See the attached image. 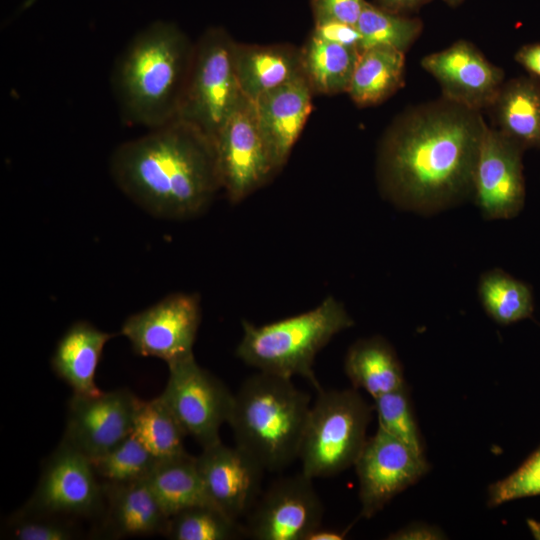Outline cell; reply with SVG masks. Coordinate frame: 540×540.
<instances>
[{"label":"cell","instance_id":"9a60e30c","mask_svg":"<svg viewBox=\"0 0 540 540\" xmlns=\"http://www.w3.org/2000/svg\"><path fill=\"white\" fill-rule=\"evenodd\" d=\"M524 149L497 128L487 127L477 157L473 194L486 219H510L524 206Z\"/></svg>","mask_w":540,"mask_h":540},{"label":"cell","instance_id":"b9f144b4","mask_svg":"<svg viewBox=\"0 0 540 540\" xmlns=\"http://www.w3.org/2000/svg\"><path fill=\"white\" fill-rule=\"evenodd\" d=\"M446 1H448L449 3H453V4H454V3H457V2L460 1V0H446Z\"/></svg>","mask_w":540,"mask_h":540},{"label":"cell","instance_id":"2e32d148","mask_svg":"<svg viewBox=\"0 0 540 540\" xmlns=\"http://www.w3.org/2000/svg\"><path fill=\"white\" fill-rule=\"evenodd\" d=\"M195 461L211 504L235 520L247 516L262 492L266 470L259 461L222 442L203 448Z\"/></svg>","mask_w":540,"mask_h":540},{"label":"cell","instance_id":"8d00e7d4","mask_svg":"<svg viewBox=\"0 0 540 540\" xmlns=\"http://www.w3.org/2000/svg\"><path fill=\"white\" fill-rule=\"evenodd\" d=\"M390 540H441L445 533L437 526L423 522H412L389 534Z\"/></svg>","mask_w":540,"mask_h":540},{"label":"cell","instance_id":"ffe728a7","mask_svg":"<svg viewBox=\"0 0 540 540\" xmlns=\"http://www.w3.org/2000/svg\"><path fill=\"white\" fill-rule=\"evenodd\" d=\"M233 62L241 92L252 102L304 75L301 52L290 45L234 42Z\"/></svg>","mask_w":540,"mask_h":540},{"label":"cell","instance_id":"cb8c5ba5","mask_svg":"<svg viewBox=\"0 0 540 540\" xmlns=\"http://www.w3.org/2000/svg\"><path fill=\"white\" fill-rule=\"evenodd\" d=\"M404 52L376 46L360 52L347 93L358 106L383 102L403 84Z\"/></svg>","mask_w":540,"mask_h":540},{"label":"cell","instance_id":"d4e9b609","mask_svg":"<svg viewBox=\"0 0 540 540\" xmlns=\"http://www.w3.org/2000/svg\"><path fill=\"white\" fill-rule=\"evenodd\" d=\"M304 77L313 92H347L360 51L311 34L300 50Z\"/></svg>","mask_w":540,"mask_h":540},{"label":"cell","instance_id":"7402d4cb","mask_svg":"<svg viewBox=\"0 0 540 540\" xmlns=\"http://www.w3.org/2000/svg\"><path fill=\"white\" fill-rule=\"evenodd\" d=\"M344 371L354 389H363L373 399L407 385L394 348L381 336L353 343L344 359Z\"/></svg>","mask_w":540,"mask_h":540},{"label":"cell","instance_id":"1f68e13d","mask_svg":"<svg viewBox=\"0 0 540 540\" xmlns=\"http://www.w3.org/2000/svg\"><path fill=\"white\" fill-rule=\"evenodd\" d=\"M373 400L378 428L403 442L417 455L425 457L424 441L414 415L408 386Z\"/></svg>","mask_w":540,"mask_h":540},{"label":"cell","instance_id":"e575fe53","mask_svg":"<svg viewBox=\"0 0 540 540\" xmlns=\"http://www.w3.org/2000/svg\"><path fill=\"white\" fill-rule=\"evenodd\" d=\"M365 0H311L315 23L338 21L356 25Z\"/></svg>","mask_w":540,"mask_h":540},{"label":"cell","instance_id":"ba28073f","mask_svg":"<svg viewBox=\"0 0 540 540\" xmlns=\"http://www.w3.org/2000/svg\"><path fill=\"white\" fill-rule=\"evenodd\" d=\"M169 377L159 395L186 435L202 448L221 442L220 428L228 423L234 394L194 355L168 365Z\"/></svg>","mask_w":540,"mask_h":540},{"label":"cell","instance_id":"4316f807","mask_svg":"<svg viewBox=\"0 0 540 540\" xmlns=\"http://www.w3.org/2000/svg\"><path fill=\"white\" fill-rule=\"evenodd\" d=\"M132 433L159 461L188 454L184 447L186 433L160 396L140 400Z\"/></svg>","mask_w":540,"mask_h":540},{"label":"cell","instance_id":"d590c367","mask_svg":"<svg viewBox=\"0 0 540 540\" xmlns=\"http://www.w3.org/2000/svg\"><path fill=\"white\" fill-rule=\"evenodd\" d=\"M313 34L344 46L357 48L360 51L361 34L356 25L338 21L315 23Z\"/></svg>","mask_w":540,"mask_h":540},{"label":"cell","instance_id":"5b68a950","mask_svg":"<svg viewBox=\"0 0 540 540\" xmlns=\"http://www.w3.org/2000/svg\"><path fill=\"white\" fill-rule=\"evenodd\" d=\"M353 318L343 303L326 297L315 308L264 325L242 320L236 356L258 371L291 378L299 376L318 391L322 387L313 365L317 354L338 333L351 328Z\"/></svg>","mask_w":540,"mask_h":540},{"label":"cell","instance_id":"e0dca14e","mask_svg":"<svg viewBox=\"0 0 540 540\" xmlns=\"http://www.w3.org/2000/svg\"><path fill=\"white\" fill-rule=\"evenodd\" d=\"M421 64L437 80L443 97L472 110L489 109L503 85V70L465 40L425 56Z\"/></svg>","mask_w":540,"mask_h":540},{"label":"cell","instance_id":"74e56055","mask_svg":"<svg viewBox=\"0 0 540 540\" xmlns=\"http://www.w3.org/2000/svg\"><path fill=\"white\" fill-rule=\"evenodd\" d=\"M515 60L528 72L530 77L540 82V43L522 46Z\"/></svg>","mask_w":540,"mask_h":540},{"label":"cell","instance_id":"d6a6232c","mask_svg":"<svg viewBox=\"0 0 540 540\" xmlns=\"http://www.w3.org/2000/svg\"><path fill=\"white\" fill-rule=\"evenodd\" d=\"M71 518L31 513L22 508L8 521V531L16 540H73L80 536Z\"/></svg>","mask_w":540,"mask_h":540},{"label":"cell","instance_id":"7a4b0ae2","mask_svg":"<svg viewBox=\"0 0 540 540\" xmlns=\"http://www.w3.org/2000/svg\"><path fill=\"white\" fill-rule=\"evenodd\" d=\"M110 169L131 200L160 218L195 217L221 188L212 140L178 118L122 143Z\"/></svg>","mask_w":540,"mask_h":540},{"label":"cell","instance_id":"603a6c76","mask_svg":"<svg viewBox=\"0 0 540 540\" xmlns=\"http://www.w3.org/2000/svg\"><path fill=\"white\" fill-rule=\"evenodd\" d=\"M497 129L527 148L540 149V82L518 77L503 83L489 107Z\"/></svg>","mask_w":540,"mask_h":540},{"label":"cell","instance_id":"4dcf8cb0","mask_svg":"<svg viewBox=\"0 0 540 540\" xmlns=\"http://www.w3.org/2000/svg\"><path fill=\"white\" fill-rule=\"evenodd\" d=\"M246 535L245 526L216 507L195 506L170 518L165 537L172 540H232Z\"/></svg>","mask_w":540,"mask_h":540},{"label":"cell","instance_id":"ac0fdd59","mask_svg":"<svg viewBox=\"0 0 540 540\" xmlns=\"http://www.w3.org/2000/svg\"><path fill=\"white\" fill-rule=\"evenodd\" d=\"M312 94L303 75L253 102L259 129L279 170L289 158L311 113Z\"/></svg>","mask_w":540,"mask_h":540},{"label":"cell","instance_id":"484cf974","mask_svg":"<svg viewBox=\"0 0 540 540\" xmlns=\"http://www.w3.org/2000/svg\"><path fill=\"white\" fill-rule=\"evenodd\" d=\"M146 481L170 518L191 507L213 506L190 454L159 461Z\"/></svg>","mask_w":540,"mask_h":540},{"label":"cell","instance_id":"f1b7e54d","mask_svg":"<svg viewBox=\"0 0 540 540\" xmlns=\"http://www.w3.org/2000/svg\"><path fill=\"white\" fill-rule=\"evenodd\" d=\"M159 460L131 433L91 460L101 483L128 484L146 480Z\"/></svg>","mask_w":540,"mask_h":540},{"label":"cell","instance_id":"8fae6325","mask_svg":"<svg viewBox=\"0 0 540 540\" xmlns=\"http://www.w3.org/2000/svg\"><path fill=\"white\" fill-rule=\"evenodd\" d=\"M201 319L199 297L176 293L129 316L121 327L134 352L167 365L193 355Z\"/></svg>","mask_w":540,"mask_h":540},{"label":"cell","instance_id":"836d02e7","mask_svg":"<svg viewBox=\"0 0 540 540\" xmlns=\"http://www.w3.org/2000/svg\"><path fill=\"white\" fill-rule=\"evenodd\" d=\"M540 495V446L511 474L492 483L487 490V505Z\"/></svg>","mask_w":540,"mask_h":540},{"label":"cell","instance_id":"83f0119b","mask_svg":"<svg viewBox=\"0 0 540 540\" xmlns=\"http://www.w3.org/2000/svg\"><path fill=\"white\" fill-rule=\"evenodd\" d=\"M478 295L488 316L501 325L529 318L534 310L531 288L500 269L482 274Z\"/></svg>","mask_w":540,"mask_h":540},{"label":"cell","instance_id":"5bb4252c","mask_svg":"<svg viewBox=\"0 0 540 540\" xmlns=\"http://www.w3.org/2000/svg\"><path fill=\"white\" fill-rule=\"evenodd\" d=\"M139 402L126 388L94 396L73 393L62 442L90 460L104 454L132 433Z\"/></svg>","mask_w":540,"mask_h":540},{"label":"cell","instance_id":"30bf717a","mask_svg":"<svg viewBox=\"0 0 540 540\" xmlns=\"http://www.w3.org/2000/svg\"><path fill=\"white\" fill-rule=\"evenodd\" d=\"M102 483L91 460L60 442L46 460L38 484L23 510L67 518L103 514Z\"/></svg>","mask_w":540,"mask_h":540},{"label":"cell","instance_id":"7c38bea8","mask_svg":"<svg viewBox=\"0 0 540 540\" xmlns=\"http://www.w3.org/2000/svg\"><path fill=\"white\" fill-rule=\"evenodd\" d=\"M312 480L300 472L272 482L247 514L246 535L257 540H306L322 525L325 511Z\"/></svg>","mask_w":540,"mask_h":540},{"label":"cell","instance_id":"d6986e66","mask_svg":"<svg viewBox=\"0 0 540 540\" xmlns=\"http://www.w3.org/2000/svg\"><path fill=\"white\" fill-rule=\"evenodd\" d=\"M105 508L102 531L108 538L166 536L170 517L146 480L128 484L102 483Z\"/></svg>","mask_w":540,"mask_h":540},{"label":"cell","instance_id":"f546056e","mask_svg":"<svg viewBox=\"0 0 540 540\" xmlns=\"http://www.w3.org/2000/svg\"><path fill=\"white\" fill-rule=\"evenodd\" d=\"M356 27L361 34L360 52L376 46L405 52L419 36L422 23L365 2Z\"/></svg>","mask_w":540,"mask_h":540},{"label":"cell","instance_id":"f35d334b","mask_svg":"<svg viewBox=\"0 0 540 540\" xmlns=\"http://www.w3.org/2000/svg\"><path fill=\"white\" fill-rule=\"evenodd\" d=\"M347 532L348 529L343 530L320 525L306 537V540H342L346 537Z\"/></svg>","mask_w":540,"mask_h":540},{"label":"cell","instance_id":"4fadbf2b","mask_svg":"<svg viewBox=\"0 0 540 540\" xmlns=\"http://www.w3.org/2000/svg\"><path fill=\"white\" fill-rule=\"evenodd\" d=\"M360 515L371 518L396 495L417 483L430 469L426 457L378 428L367 438L355 464Z\"/></svg>","mask_w":540,"mask_h":540},{"label":"cell","instance_id":"ab89813d","mask_svg":"<svg viewBox=\"0 0 540 540\" xmlns=\"http://www.w3.org/2000/svg\"><path fill=\"white\" fill-rule=\"evenodd\" d=\"M383 6L393 13L400 10L415 8L428 0H379Z\"/></svg>","mask_w":540,"mask_h":540},{"label":"cell","instance_id":"277c9868","mask_svg":"<svg viewBox=\"0 0 540 540\" xmlns=\"http://www.w3.org/2000/svg\"><path fill=\"white\" fill-rule=\"evenodd\" d=\"M311 397L291 378L259 371L234 394L228 420L235 445L265 470H282L298 459Z\"/></svg>","mask_w":540,"mask_h":540},{"label":"cell","instance_id":"44dd1931","mask_svg":"<svg viewBox=\"0 0 540 540\" xmlns=\"http://www.w3.org/2000/svg\"><path fill=\"white\" fill-rule=\"evenodd\" d=\"M113 336L87 321L73 323L54 349L52 370L72 388L73 393L87 396L100 394L102 391L95 382L96 370L104 346Z\"/></svg>","mask_w":540,"mask_h":540},{"label":"cell","instance_id":"6da1fadb","mask_svg":"<svg viewBox=\"0 0 540 540\" xmlns=\"http://www.w3.org/2000/svg\"><path fill=\"white\" fill-rule=\"evenodd\" d=\"M480 111L442 99L408 109L390 125L377 155L382 194L401 209L429 214L473 194L487 129Z\"/></svg>","mask_w":540,"mask_h":540},{"label":"cell","instance_id":"8992f818","mask_svg":"<svg viewBox=\"0 0 540 540\" xmlns=\"http://www.w3.org/2000/svg\"><path fill=\"white\" fill-rule=\"evenodd\" d=\"M373 409L357 389L318 390L299 450L301 472L323 478L354 466L367 440Z\"/></svg>","mask_w":540,"mask_h":540},{"label":"cell","instance_id":"52a82bcc","mask_svg":"<svg viewBox=\"0 0 540 540\" xmlns=\"http://www.w3.org/2000/svg\"><path fill=\"white\" fill-rule=\"evenodd\" d=\"M233 46L222 28H210L200 37L177 117L212 142L244 97L234 68Z\"/></svg>","mask_w":540,"mask_h":540},{"label":"cell","instance_id":"60d3db41","mask_svg":"<svg viewBox=\"0 0 540 540\" xmlns=\"http://www.w3.org/2000/svg\"><path fill=\"white\" fill-rule=\"evenodd\" d=\"M527 524L533 537L540 540V523L535 520L528 519Z\"/></svg>","mask_w":540,"mask_h":540},{"label":"cell","instance_id":"3957f363","mask_svg":"<svg viewBox=\"0 0 540 540\" xmlns=\"http://www.w3.org/2000/svg\"><path fill=\"white\" fill-rule=\"evenodd\" d=\"M195 44L170 22L157 21L126 47L113 73L124 120L149 129L178 117Z\"/></svg>","mask_w":540,"mask_h":540},{"label":"cell","instance_id":"9c48e42d","mask_svg":"<svg viewBox=\"0 0 540 540\" xmlns=\"http://www.w3.org/2000/svg\"><path fill=\"white\" fill-rule=\"evenodd\" d=\"M221 188L239 203L279 169L259 129L254 103L241 99L213 139Z\"/></svg>","mask_w":540,"mask_h":540}]
</instances>
